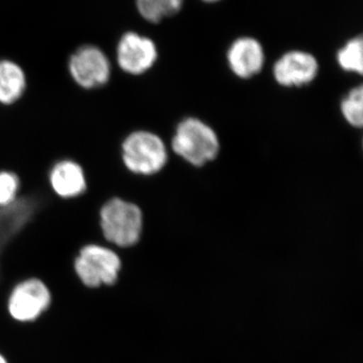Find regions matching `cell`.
Instances as JSON below:
<instances>
[{
    "label": "cell",
    "mask_w": 363,
    "mask_h": 363,
    "mask_svg": "<svg viewBox=\"0 0 363 363\" xmlns=\"http://www.w3.org/2000/svg\"><path fill=\"white\" fill-rule=\"evenodd\" d=\"M50 301L49 289L40 279H26L13 289L9 297V312L18 321H32L47 309Z\"/></svg>",
    "instance_id": "obj_8"
},
{
    "label": "cell",
    "mask_w": 363,
    "mask_h": 363,
    "mask_svg": "<svg viewBox=\"0 0 363 363\" xmlns=\"http://www.w3.org/2000/svg\"><path fill=\"white\" fill-rule=\"evenodd\" d=\"M339 67L348 73L362 75L363 72V40L360 35L352 38L338 50L336 55Z\"/></svg>",
    "instance_id": "obj_12"
},
{
    "label": "cell",
    "mask_w": 363,
    "mask_h": 363,
    "mask_svg": "<svg viewBox=\"0 0 363 363\" xmlns=\"http://www.w3.org/2000/svg\"><path fill=\"white\" fill-rule=\"evenodd\" d=\"M0 363H7L6 362V359H4V358L2 357L1 355H0Z\"/></svg>",
    "instance_id": "obj_17"
},
{
    "label": "cell",
    "mask_w": 363,
    "mask_h": 363,
    "mask_svg": "<svg viewBox=\"0 0 363 363\" xmlns=\"http://www.w3.org/2000/svg\"><path fill=\"white\" fill-rule=\"evenodd\" d=\"M20 192V180L16 174L0 171V208L13 204Z\"/></svg>",
    "instance_id": "obj_14"
},
{
    "label": "cell",
    "mask_w": 363,
    "mask_h": 363,
    "mask_svg": "<svg viewBox=\"0 0 363 363\" xmlns=\"http://www.w3.org/2000/svg\"><path fill=\"white\" fill-rule=\"evenodd\" d=\"M341 113L353 128H360L363 124V88L362 85L353 88L341 101Z\"/></svg>",
    "instance_id": "obj_13"
},
{
    "label": "cell",
    "mask_w": 363,
    "mask_h": 363,
    "mask_svg": "<svg viewBox=\"0 0 363 363\" xmlns=\"http://www.w3.org/2000/svg\"><path fill=\"white\" fill-rule=\"evenodd\" d=\"M50 187L61 199H73L82 195L87 182L82 167L72 160H61L52 167L48 176Z\"/></svg>",
    "instance_id": "obj_10"
},
{
    "label": "cell",
    "mask_w": 363,
    "mask_h": 363,
    "mask_svg": "<svg viewBox=\"0 0 363 363\" xmlns=\"http://www.w3.org/2000/svg\"><path fill=\"white\" fill-rule=\"evenodd\" d=\"M166 143L154 131H131L121 143L123 166L133 175L152 177L161 173L168 162Z\"/></svg>",
    "instance_id": "obj_2"
},
{
    "label": "cell",
    "mask_w": 363,
    "mask_h": 363,
    "mask_svg": "<svg viewBox=\"0 0 363 363\" xmlns=\"http://www.w3.org/2000/svg\"><path fill=\"white\" fill-rule=\"evenodd\" d=\"M73 267L75 274L86 286L97 288L116 283L123 262L113 248L88 243L79 250Z\"/></svg>",
    "instance_id": "obj_4"
},
{
    "label": "cell",
    "mask_w": 363,
    "mask_h": 363,
    "mask_svg": "<svg viewBox=\"0 0 363 363\" xmlns=\"http://www.w3.org/2000/svg\"><path fill=\"white\" fill-rule=\"evenodd\" d=\"M159 52L154 40L138 33H124L116 48V62L124 73L140 76L156 64Z\"/></svg>",
    "instance_id": "obj_6"
},
{
    "label": "cell",
    "mask_w": 363,
    "mask_h": 363,
    "mask_svg": "<svg viewBox=\"0 0 363 363\" xmlns=\"http://www.w3.org/2000/svg\"><path fill=\"white\" fill-rule=\"evenodd\" d=\"M69 75L78 87L94 90L108 84L111 78V60L95 45H83L68 62Z\"/></svg>",
    "instance_id": "obj_5"
},
{
    "label": "cell",
    "mask_w": 363,
    "mask_h": 363,
    "mask_svg": "<svg viewBox=\"0 0 363 363\" xmlns=\"http://www.w3.org/2000/svg\"><path fill=\"white\" fill-rule=\"evenodd\" d=\"M172 150L192 166L203 167L218 156L220 143L213 128L201 119L188 117L177 126Z\"/></svg>",
    "instance_id": "obj_3"
},
{
    "label": "cell",
    "mask_w": 363,
    "mask_h": 363,
    "mask_svg": "<svg viewBox=\"0 0 363 363\" xmlns=\"http://www.w3.org/2000/svg\"><path fill=\"white\" fill-rule=\"evenodd\" d=\"M202 1L206 2V4H216V2L221 1V0H202Z\"/></svg>",
    "instance_id": "obj_16"
},
{
    "label": "cell",
    "mask_w": 363,
    "mask_h": 363,
    "mask_svg": "<svg viewBox=\"0 0 363 363\" xmlns=\"http://www.w3.org/2000/svg\"><path fill=\"white\" fill-rule=\"evenodd\" d=\"M152 1L161 9L164 18H169L180 13L184 6V0H152Z\"/></svg>",
    "instance_id": "obj_15"
},
{
    "label": "cell",
    "mask_w": 363,
    "mask_h": 363,
    "mask_svg": "<svg viewBox=\"0 0 363 363\" xmlns=\"http://www.w3.org/2000/svg\"><path fill=\"white\" fill-rule=\"evenodd\" d=\"M145 214L135 203L113 197L102 205L99 226L107 247L128 250L138 245L145 229Z\"/></svg>",
    "instance_id": "obj_1"
},
{
    "label": "cell",
    "mask_w": 363,
    "mask_h": 363,
    "mask_svg": "<svg viewBox=\"0 0 363 363\" xmlns=\"http://www.w3.org/2000/svg\"><path fill=\"white\" fill-rule=\"evenodd\" d=\"M26 89L25 70L11 60H0V104H16L25 94Z\"/></svg>",
    "instance_id": "obj_11"
},
{
    "label": "cell",
    "mask_w": 363,
    "mask_h": 363,
    "mask_svg": "<svg viewBox=\"0 0 363 363\" xmlns=\"http://www.w3.org/2000/svg\"><path fill=\"white\" fill-rule=\"evenodd\" d=\"M319 73V63L311 52L293 50L285 52L272 68L274 80L283 87L310 84Z\"/></svg>",
    "instance_id": "obj_7"
},
{
    "label": "cell",
    "mask_w": 363,
    "mask_h": 363,
    "mask_svg": "<svg viewBox=\"0 0 363 363\" xmlns=\"http://www.w3.org/2000/svg\"><path fill=\"white\" fill-rule=\"evenodd\" d=\"M227 63L231 72L240 79H250L262 72L266 62L264 47L252 37H240L228 48Z\"/></svg>",
    "instance_id": "obj_9"
}]
</instances>
